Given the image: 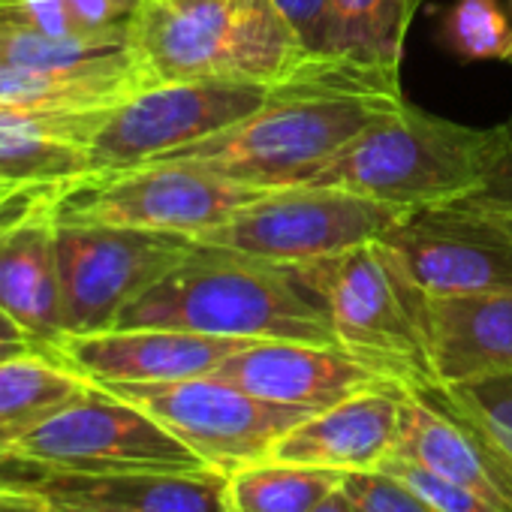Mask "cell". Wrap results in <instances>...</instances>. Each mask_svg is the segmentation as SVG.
<instances>
[{
	"mask_svg": "<svg viewBox=\"0 0 512 512\" xmlns=\"http://www.w3.org/2000/svg\"><path fill=\"white\" fill-rule=\"evenodd\" d=\"M115 329H181L238 341L341 347L326 308L290 266L202 241L121 311Z\"/></svg>",
	"mask_w": 512,
	"mask_h": 512,
	"instance_id": "obj_1",
	"label": "cell"
},
{
	"mask_svg": "<svg viewBox=\"0 0 512 512\" xmlns=\"http://www.w3.org/2000/svg\"><path fill=\"white\" fill-rule=\"evenodd\" d=\"M130 43L151 85H281L308 61L272 0H145Z\"/></svg>",
	"mask_w": 512,
	"mask_h": 512,
	"instance_id": "obj_2",
	"label": "cell"
},
{
	"mask_svg": "<svg viewBox=\"0 0 512 512\" xmlns=\"http://www.w3.org/2000/svg\"><path fill=\"white\" fill-rule=\"evenodd\" d=\"M500 151V124L479 130L407 100L377 115L305 187H332L407 208L476 190Z\"/></svg>",
	"mask_w": 512,
	"mask_h": 512,
	"instance_id": "obj_3",
	"label": "cell"
},
{
	"mask_svg": "<svg viewBox=\"0 0 512 512\" xmlns=\"http://www.w3.org/2000/svg\"><path fill=\"white\" fill-rule=\"evenodd\" d=\"M404 103L353 94H278L250 118L157 160L190 163L232 184L284 190L311 181L377 115Z\"/></svg>",
	"mask_w": 512,
	"mask_h": 512,
	"instance_id": "obj_4",
	"label": "cell"
},
{
	"mask_svg": "<svg viewBox=\"0 0 512 512\" xmlns=\"http://www.w3.org/2000/svg\"><path fill=\"white\" fill-rule=\"evenodd\" d=\"M290 269L320 299L344 350L380 365L407 386L434 383L425 293L404 275L383 238Z\"/></svg>",
	"mask_w": 512,
	"mask_h": 512,
	"instance_id": "obj_5",
	"label": "cell"
},
{
	"mask_svg": "<svg viewBox=\"0 0 512 512\" xmlns=\"http://www.w3.org/2000/svg\"><path fill=\"white\" fill-rule=\"evenodd\" d=\"M211 470L214 467L205 458H199L151 413L97 383L40 422L0 458V479Z\"/></svg>",
	"mask_w": 512,
	"mask_h": 512,
	"instance_id": "obj_6",
	"label": "cell"
},
{
	"mask_svg": "<svg viewBox=\"0 0 512 512\" xmlns=\"http://www.w3.org/2000/svg\"><path fill=\"white\" fill-rule=\"evenodd\" d=\"M407 211V205L299 184L260 193L193 241L281 266H299L383 238Z\"/></svg>",
	"mask_w": 512,
	"mask_h": 512,
	"instance_id": "obj_7",
	"label": "cell"
},
{
	"mask_svg": "<svg viewBox=\"0 0 512 512\" xmlns=\"http://www.w3.org/2000/svg\"><path fill=\"white\" fill-rule=\"evenodd\" d=\"M260 193L266 190L232 184L190 163L151 160L61 187L52 196V217L58 223H106L196 238Z\"/></svg>",
	"mask_w": 512,
	"mask_h": 512,
	"instance_id": "obj_8",
	"label": "cell"
},
{
	"mask_svg": "<svg viewBox=\"0 0 512 512\" xmlns=\"http://www.w3.org/2000/svg\"><path fill=\"white\" fill-rule=\"evenodd\" d=\"M428 296L512 293V208L476 193L410 208L383 235Z\"/></svg>",
	"mask_w": 512,
	"mask_h": 512,
	"instance_id": "obj_9",
	"label": "cell"
},
{
	"mask_svg": "<svg viewBox=\"0 0 512 512\" xmlns=\"http://www.w3.org/2000/svg\"><path fill=\"white\" fill-rule=\"evenodd\" d=\"M193 244L181 232L55 220L67 335L115 329L121 311L169 275Z\"/></svg>",
	"mask_w": 512,
	"mask_h": 512,
	"instance_id": "obj_10",
	"label": "cell"
},
{
	"mask_svg": "<svg viewBox=\"0 0 512 512\" xmlns=\"http://www.w3.org/2000/svg\"><path fill=\"white\" fill-rule=\"evenodd\" d=\"M266 82H172L154 85L109 109L88 145L91 175L121 172L208 139L272 103Z\"/></svg>",
	"mask_w": 512,
	"mask_h": 512,
	"instance_id": "obj_11",
	"label": "cell"
},
{
	"mask_svg": "<svg viewBox=\"0 0 512 512\" xmlns=\"http://www.w3.org/2000/svg\"><path fill=\"white\" fill-rule=\"evenodd\" d=\"M142 407L217 473L269 458L272 446L308 410L256 398L214 374L166 383H97Z\"/></svg>",
	"mask_w": 512,
	"mask_h": 512,
	"instance_id": "obj_12",
	"label": "cell"
},
{
	"mask_svg": "<svg viewBox=\"0 0 512 512\" xmlns=\"http://www.w3.org/2000/svg\"><path fill=\"white\" fill-rule=\"evenodd\" d=\"M214 377L284 407L317 413L365 389L401 383L380 365L329 344L253 341L229 356Z\"/></svg>",
	"mask_w": 512,
	"mask_h": 512,
	"instance_id": "obj_13",
	"label": "cell"
},
{
	"mask_svg": "<svg viewBox=\"0 0 512 512\" xmlns=\"http://www.w3.org/2000/svg\"><path fill=\"white\" fill-rule=\"evenodd\" d=\"M247 344L181 329H109L67 335L58 356L91 383H166L214 374Z\"/></svg>",
	"mask_w": 512,
	"mask_h": 512,
	"instance_id": "obj_14",
	"label": "cell"
},
{
	"mask_svg": "<svg viewBox=\"0 0 512 512\" xmlns=\"http://www.w3.org/2000/svg\"><path fill=\"white\" fill-rule=\"evenodd\" d=\"M404 386L407 383L365 389L305 416L272 446L269 458L344 476L377 470L398 440Z\"/></svg>",
	"mask_w": 512,
	"mask_h": 512,
	"instance_id": "obj_15",
	"label": "cell"
},
{
	"mask_svg": "<svg viewBox=\"0 0 512 512\" xmlns=\"http://www.w3.org/2000/svg\"><path fill=\"white\" fill-rule=\"evenodd\" d=\"M431 386L512 374V293H425Z\"/></svg>",
	"mask_w": 512,
	"mask_h": 512,
	"instance_id": "obj_16",
	"label": "cell"
},
{
	"mask_svg": "<svg viewBox=\"0 0 512 512\" xmlns=\"http://www.w3.org/2000/svg\"><path fill=\"white\" fill-rule=\"evenodd\" d=\"M55 193L0 232V311L52 353L67 338L52 217Z\"/></svg>",
	"mask_w": 512,
	"mask_h": 512,
	"instance_id": "obj_17",
	"label": "cell"
},
{
	"mask_svg": "<svg viewBox=\"0 0 512 512\" xmlns=\"http://www.w3.org/2000/svg\"><path fill=\"white\" fill-rule=\"evenodd\" d=\"M0 485L37 491L58 503L109 512H229L223 473H109V476H10Z\"/></svg>",
	"mask_w": 512,
	"mask_h": 512,
	"instance_id": "obj_18",
	"label": "cell"
},
{
	"mask_svg": "<svg viewBox=\"0 0 512 512\" xmlns=\"http://www.w3.org/2000/svg\"><path fill=\"white\" fill-rule=\"evenodd\" d=\"M103 115L0 109V184L67 187L91 175L88 145Z\"/></svg>",
	"mask_w": 512,
	"mask_h": 512,
	"instance_id": "obj_19",
	"label": "cell"
},
{
	"mask_svg": "<svg viewBox=\"0 0 512 512\" xmlns=\"http://www.w3.org/2000/svg\"><path fill=\"white\" fill-rule=\"evenodd\" d=\"M392 455L407 458L443 479L467 485L512 512L500 473L494 470L476 434L440 401H434L422 386H404L398 440Z\"/></svg>",
	"mask_w": 512,
	"mask_h": 512,
	"instance_id": "obj_20",
	"label": "cell"
},
{
	"mask_svg": "<svg viewBox=\"0 0 512 512\" xmlns=\"http://www.w3.org/2000/svg\"><path fill=\"white\" fill-rule=\"evenodd\" d=\"M154 88L136 52L76 70L0 64V109L52 112V115H97L130 97Z\"/></svg>",
	"mask_w": 512,
	"mask_h": 512,
	"instance_id": "obj_21",
	"label": "cell"
},
{
	"mask_svg": "<svg viewBox=\"0 0 512 512\" xmlns=\"http://www.w3.org/2000/svg\"><path fill=\"white\" fill-rule=\"evenodd\" d=\"M91 389L55 353H31L0 362V458L52 413Z\"/></svg>",
	"mask_w": 512,
	"mask_h": 512,
	"instance_id": "obj_22",
	"label": "cell"
},
{
	"mask_svg": "<svg viewBox=\"0 0 512 512\" xmlns=\"http://www.w3.org/2000/svg\"><path fill=\"white\" fill-rule=\"evenodd\" d=\"M419 0H332L329 58L398 70Z\"/></svg>",
	"mask_w": 512,
	"mask_h": 512,
	"instance_id": "obj_23",
	"label": "cell"
},
{
	"mask_svg": "<svg viewBox=\"0 0 512 512\" xmlns=\"http://www.w3.org/2000/svg\"><path fill=\"white\" fill-rule=\"evenodd\" d=\"M223 476L229 512H314L344 482V473L272 458L241 464Z\"/></svg>",
	"mask_w": 512,
	"mask_h": 512,
	"instance_id": "obj_24",
	"label": "cell"
},
{
	"mask_svg": "<svg viewBox=\"0 0 512 512\" xmlns=\"http://www.w3.org/2000/svg\"><path fill=\"white\" fill-rule=\"evenodd\" d=\"M422 389L476 434L512 503V374Z\"/></svg>",
	"mask_w": 512,
	"mask_h": 512,
	"instance_id": "obj_25",
	"label": "cell"
},
{
	"mask_svg": "<svg viewBox=\"0 0 512 512\" xmlns=\"http://www.w3.org/2000/svg\"><path fill=\"white\" fill-rule=\"evenodd\" d=\"M437 43L461 64L512 61V22L500 0H455L440 16Z\"/></svg>",
	"mask_w": 512,
	"mask_h": 512,
	"instance_id": "obj_26",
	"label": "cell"
},
{
	"mask_svg": "<svg viewBox=\"0 0 512 512\" xmlns=\"http://www.w3.org/2000/svg\"><path fill=\"white\" fill-rule=\"evenodd\" d=\"M377 470L398 479L404 488H410L416 497H422L437 512H509L506 506L482 497L479 491L458 485L452 479H443V476H437L407 458H398V455H389Z\"/></svg>",
	"mask_w": 512,
	"mask_h": 512,
	"instance_id": "obj_27",
	"label": "cell"
},
{
	"mask_svg": "<svg viewBox=\"0 0 512 512\" xmlns=\"http://www.w3.org/2000/svg\"><path fill=\"white\" fill-rule=\"evenodd\" d=\"M344 491L350 494L359 512H437L398 479L371 470V473H350L344 476Z\"/></svg>",
	"mask_w": 512,
	"mask_h": 512,
	"instance_id": "obj_28",
	"label": "cell"
},
{
	"mask_svg": "<svg viewBox=\"0 0 512 512\" xmlns=\"http://www.w3.org/2000/svg\"><path fill=\"white\" fill-rule=\"evenodd\" d=\"M73 31L91 40L130 37L145 0H64Z\"/></svg>",
	"mask_w": 512,
	"mask_h": 512,
	"instance_id": "obj_29",
	"label": "cell"
},
{
	"mask_svg": "<svg viewBox=\"0 0 512 512\" xmlns=\"http://www.w3.org/2000/svg\"><path fill=\"white\" fill-rule=\"evenodd\" d=\"M308 58H329L332 0H272Z\"/></svg>",
	"mask_w": 512,
	"mask_h": 512,
	"instance_id": "obj_30",
	"label": "cell"
},
{
	"mask_svg": "<svg viewBox=\"0 0 512 512\" xmlns=\"http://www.w3.org/2000/svg\"><path fill=\"white\" fill-rule=\"evenodd\" d=\"M470 193L512 208V118L500 124V151H497L491 169L485 172L482 184Z\"/></svg>",
	"mask_w": 512,
	"mask_h": 512,
	"instance_id": "obj_31",
	"label": "cell"
},
{
	"mask_svg": "<svg viewBox=\"0 0 512 512\" xmlns=\"http://www.w3.org/2000/svg\"><path fill=\"white\" fill-rule=\"evenodd\" d=\"M31 353H52V350L43 347L40 341H34L10 314L0 311V362H10V359H19V356H31Z\"/></svg>",
	"mask_w": 512,
	"mask_h": 512,
	"instance_id": "obj_32",
	"label": "cell"
},
{
	"mask_svg": "<svg viewBox=\"0 0 512 512\" xmlns=\"http://www.w3.org/2000/svg\"><path fill=\"white\" fill-rule=\"evenodd\" d=\"M0 512H70V509L37 494V491L0 485Z\"/></svg>",
	"mask_w": 512,
	"mask_h": 512,
	"instance_id": "obj_33",
	"label": "cell"
},
{
	"mask_svg": "<svg viewBox=\"0 0 512 512\" xmlns=\"http://www.w3.org/2000/svg\"><path fill=\"white\" fill-rule=\"evenodd\" d=\"M58 187H34V190H22L19 196H13L7 205H0V232H4L13 220H19L25 211H31L43 196L55 193Z\"/></svg>",
	"mask_w": 512,
	"mask_h": 512,
	"instance_id": "obj_34",
	"label": "cell"
},
{
	"mask_svg": "<svg viewBox=\"0 0 512 512\" xmlns=\"http://www.w3.org/2000/svg\"><path fill=\"white\" fill-rule=\"evenodd\" d=\"M314 512H359V509L353 506V500H350V494L344 491V482H341V488H335Z\"/></svg>",
	"mask_w": 512,
	"mask_h": 512,
	"instance_id": "obj_35",
	"label": "cell"
},
{
	"mask_svg": "<svg viewBox=\"0 0 512 512\" xmlns=\"http://www.w3.org/2000/svg\"><path fill=\"white\" fill-rule=\"evenodd\" d=\"M25 190H34V187H25ZM22 187H7V184H0V205H7L13 196H19Z\"/></svg>",
	"mask_w": 512,
	"mask_h": 512,
	"instance_id": "obj_36",
	"label": "cell"
},
{
	"mask_svg": "<svg viewBox=\"0 0 512 512\" xmlns=\"http://www.w3.org/2000/svg\"><path fill=\"white\" fill-rule=\"evenodd\" d=\"M61 506H67L70 512H109V509H94V506H82V503H61Z\"/></svg>",
	"mask_w": 512,
	"mask_h": 512,
	"instance_id": "obj_37",
	"label": "cell"
},
{
	"mask_svg": "<svg viewBox=\"0 0 512 512\" xmlns=\"http://www.w3.org/2000/svg\"><path fill=\"white\" fill-rule=\"evenodd\" d=\"M509 4H512V0H509Z\"/></svg>",
	"mask_w": 512,
	"mask_h": 512,
	"instance_id": "obj_38",
	"label": "cell"
}]
</instances>
